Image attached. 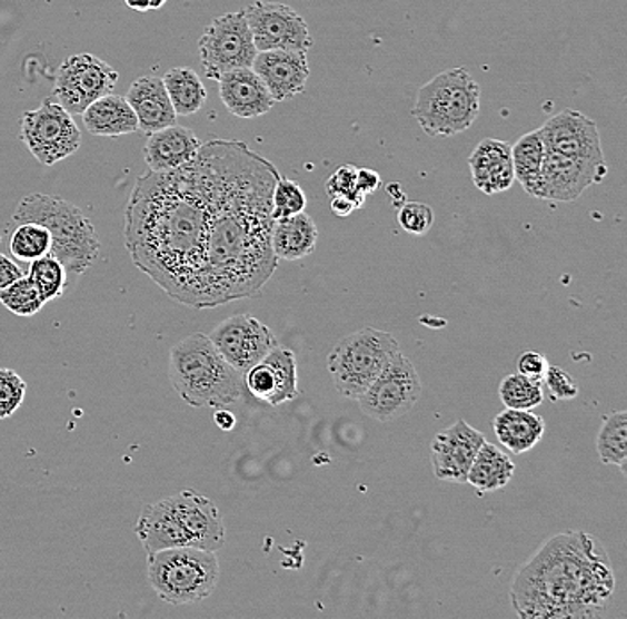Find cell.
<instances>
[{
	"instance_id": "obj_33",
	"label": "cell",
	"mask_w": 627,
	"mask_h": 619,
	"mask_svg": "<svg viewBox=\"0 0 627 619\" xmlns=\"http://www.w3.org/2000/svg\"><path fill=\"white\" fill-rule=\"evenodd\" d=\"M28 277L31 278L32 284L37 286L40 293L41 301L50 302L56 301L59 296H63L68 287L67 269L63 263L52 254L40 257V259L32 261L29 266Z\"/></svg>"
},
{
	"instance_id": "obj_30",
	"label": "cell",
	"mask_w": 627,
	"mask_h": 619,
	"mask_svg": "<svg viewBox=\"0 0 627 619\" xmlns=\"http://www.w3.org/2000/svg\"><path fill=\"white\" fill-rule=\"evenodd\" d=\"M544 158H546V147H544L538 129L526 132L517 139L516 144L511 145L514 177L529 197L537 198L540 177H543Z\"/></svg>"
},
{
	"instance_id": "obj_11",
	"label": "cell",
	"mask_w": 627,
	"mask_h": 619,
	"mask_svg": "<svg viewBox=\"0 0 627 619\" xmlns=\"http://www.w3.org/2000/svg\"><path fill=\"white\" fill-rule=\"evenodd\" d=\"M422 382L412 361L399 352L357 399L360 411L377 422H392L421 400Z\"/></svg>"
},
{
	"instance_id": "obj_40",
	"label": "cell",
	"mask_w": 627,
	"mask_h": 619,
	"mask_svg": "<svg viewBox=\"0 0 627 619\" xmlns=\"http://www.w3.org/2000/svg\"><path fill=\"white\" fill-rule=\"evenodd\" d=\"M543 382L553 400H574L579 395L578 382L560 366L549 364Z\"/></svg>"
},
{
	"instance_id": "obj_12",
	"label": "cell",
	"mask_w": 627,
	"mask_h": 619,
	"mask_svg": "<svg viewBox=\"0 0 627 619\" xmlns=\"http://www.w3.org/2000/svg\"><path fill=\"white\" fill-rule=\"evenodd\" d=\"M118 82V72L103 59L82 52L64 59L54 82L56 102L70 115H82L84 109L111 94Z\"/></svg>"
},
{
	"instance_id": "obj_26",
	"label": "cell",
	"mask_w": 627,
	"mask_h": 619,
	"mask_svg": "<svg viewBox=\"0 0 627 619\" xmlns=\"http://www.w3.org/2000/svg\"><path fill=\"white\" fill-rule=\"evenodd\" d=\"M86 129L93 136L118 138L138 132V118L126 97L108 94L90 104L81 115Z\"/></svg>"
},
{
	"instance_id": "obj_46",
	"label": "cell",
	"mask_w": 627,
	"mask_h": 619,
	"mask_svg": "<svg viewBox=\"0 0 627 619\" xmlns=\"http://www.w3.org/2000/svg\"><path fill=\"white\" fill-rule=\"evenodd\" d=\"M215 423L221 431L230 432L238 423V420H236V414L230 413L227 409L218 407L215 413Z\"/></svg>"
},
{
	"instance_id": "obj_21",
	"label": "cell",
	"mask_w": 627,
	"mask_h": 619,
	"mask_svg": "<svg viewBox=\"0 0 627 619\" xmlns=\"http://www.w3.org/2000/svg\"><path fill=\"white\" fill-rule=\"evenodd\" d=\"M220 99L233 117L250 120L273 109L275 100L253 68H238L218 79Z\"/></svg>"
},
{
	"instance_id": "obj_10",
	"label": "cell",
	"mask_w": 627,
	"mask_h": 619,
	"mask_svg": "<svg viewBox=\"0 0 627 619\" xmlns=\"http://www.w3.org/2000/svg\"><path fill=\"white\" fill-rule=\"evenodd\" d=\"M203 72L212 81L238 68H250L257 56L245 11L216 17L198 41Z\"/></svg>"
},
{
	"instance_id": "obj_9",
	"label": "cell",
	"mask_w": 627,
	"mask_h": 619,
	"mask_svg": "<svg viewBox=\"0 0 627 619\" xmlns=\"http://www.w3.org/2000/svg\"><path fill=\"white\" fill-rule=\"evenodd\" d=\"M20 139L38 163L54 167L81 148V130L61 104L52 97L37 109L26 111L20 120Z\"/></svg>"
},
{
	"instance_id": "obj_32",
	"label": "cell",
	"mask_w": 627,
	"mask_h": 619,
	"mask_svg": "<svg viewBox=\"0 0 627 619\" xmlns=\"http://www.w3.org/2000/svg\"><path fill=\"white\" fill-rule=\"evenodd\" d=\"M596 444L597 455L603 464H614L626 473L627 411H615L605 416Z\"/></svg>"
},
{
	"instance_id": "obj_7",
	"label": "cell",
	"mask_w": 627,
	"mask_h": 619,
	"mask_svg": "<svg viewBox=\"0 0 627 619\" xmlns=\"http://www.w3.org/2000/svg\"><path fill=\"white\" fill-rule=\"evenodd\" d=\"M220 574V561L211 550L177 547L148 553V582L171 606H191L211 597Z\"/></svg>"
},
{
	"instance_id": "obj_29",
	"label": "cell",
	"mask_w": 627,
	"mask_h": 619,
	"mask_svg": "<svg viewBox=\"0 0 627 619\" xmlns=\"http://www.w3.org/2000/svg\"><path fill=\"white\" fill-rule=\"evenodd\" d=\"M516 473V464L498 444L485 441L470 464L466 484L472 485L481 493H494L510 484Z\"/></svg>"
},
{
	"instance_id": "obj_15",
	"label": "cell",
	"mask_w": 627,
	"mask_h": 619,
	"mask_svg": "<svg viewBox=\"0 0 627 619\" xmlns=\"http://www.w3.org/2000/svg\"><path fill=\"white\" fill-rule=\"evenodd\" d=\"M538 132L547 153L590 163H606L599 127L585 112L564 109L549 118Z\"/></svg>"
},
{
	"instance_id": "obj_36",
	"label": "cell",
	"mask_w": 627,
	"mask_h": 619,
	"mask_svg": "<svg viewBox=\"0 0 627 619\" xmlns=\"http://www.w3.org/2000/svg\"><path fill=\"white\" fill-rule=\"evenodd\" d=\"M0 304L4 305L6 310L13 315L31 318L43 310L46 302L41 301L40 293L31 278L22 275L0 292Z\"/></svg>"
},
{
	"instance_id": "obj_8",
	"label": "cell",
	"mask_w": 627,
	"mask_h": 619,
	"mask_svg": "<svg viewBox=\"0 0 627 619\" xmlns=\"http://www.w3.org/2000/svg\"><path fill=\"white\" fill-rule=\"evenodd\" d=\"M399 352L398 340L380 328L366 327L348 334L327 357L334 387L346 399H359Z\"/></svg>"
},
{
	"instance_id": "obj_1",
	"label": "cell",
	"mask_w": 627,
	"mask_h": 619,
	"mask_svg": "<svg viewBox=\"0 0 627 619\" xmlns=\"http://www.w3.org/2000/svg\"><path fill=\"white\" fill-rule=\"evenodd\" d=\"M209 209L200 310L257 296L277 272L271 200L280 171L242 141L211 139L198 150Z\"/></svg>"
},
{
	"instance_id": "obj_22",
	"label": "cell",
	"mask_w": 627,
	"mask_h": 619,
	"mask_svg": "<svg viewBox=\"0 0 627 619\" xmlns=\"http://www.w3.org/2000/svg\"><path fill=\"white\" fill-rule=\"evenodd\" d=\"M469 170L476 188L485 195L508 191L516 183L511 145L496 138L481 139L469 156Z\"/></svg>"
},
{
	"instance_id": "obj_45",
	"label": "cell",
	"mask_w": 627,
	"mask_h": 619,
	"mask_svg": "<svg viewBox=\"0 0 627 619\" xmlns=\"http://www.w3.org/2000/svg\"><path fill=\"white\" fill-rule=\"evenodd\" d=\"M380 186L381 177L377 170L359 168V171H357V191L368 197V195L377 194V189Z\"/></svg>"
},
{
	"instance_id": "obj_44",
	"label": "cell",
	"mask_w": 627,
	"mask_h": 619,
	"mask_svg": "<svg viewBox=\"0 0 627 619\" xmlns=\"http://www.w3.org/2000/svg\"><path fill=\"white\" fill-rule=\"evenodd\" d=\"M23 269L14 263L13 257L6 256L0 252V292L13 284L17 278L22 277Z\"/></svg>"
},
{
	"instance_id": "obj_27",
	"label": "cell",
	"mask_w": 627,
	"mask_h": 619,
	"mask_svg": "<svg viewBox=\"0 0 627 619\" xmlns=\"http://www.w3.org/2000/svg\"><path fill=\"white\" fill-rule=\"evenodd\" d=\"M544 432H546V422L534 411L505 409L494 417V434L514 455L531 452L543 441Z\"/></svg>"
},
{
	"instance_id": "obj_18",
	"label": "cell",
	"mask_w": 627,
	"mask_h": 619,
	"mask_svg": "<svg viewBox=\"0 0 627 619\" xmlns=\"http://www.w3.org/2000/svg\"><path fill=\"white\" fill-rule=\"evenodd\" d=\"M245 386L260 402L277 407L298 399V361L287 346H275L265 360L253 364L245 375Z\"/></svg>"
},
{
	"instance_id": "obj_2",
	"label": "cell",
	"mask_w": 627,
	"mask_h": 619,
	"mask_svg": "<svg viewBox=\"0 0 627 619\" xmlns=\"http://www.w3.org/2000/svg\"><path fill=\"white\" fill-rule=\"evenodd\" d=\"M207 234L209 209L197 161L138 177L123 227L130 259L171 301L195 310L202 298Z\"/></svg>"
},
{
	"instance_id": "obj_39",
	"label": "cell",
	"mask_w": 627,
	"mask_h": 619,
	"mask_svg": "<svg viewBox=\"0 0 627 619\" xmlns=\"http://www.w3.org/2000/svg\"><path fill=\"white\" fill-rule=\"evenodd\" d=\"M435 215L428 204L401 203L398 207V224L405 233L425 236L434 227Z\"/></svg>"
},
{
	"instance_id": "obj_28",
	"label": "cell",
	"mask_w": 627,
	"mask_h": 619,
	"mask_svg": "<svg viewBox=\"0 0 627 619\" xmlns=\"http://www.w3.org/2000/svg\"><path fill=\"white\" fill-rule=\"evenodd\" d=\"M318 227L307 213L275 220L271 245L278 261H300L318 245Z\"/></svg>"
},
{
	"instance_id": "obj_31",
	"label": "cell",
	"mask_w": 627,
	"mask_h": 619,
	"mask_svg": "<svg viewBox=\"0 0 627 619\" xmlns=\"http://www.w3.org/2000/svg\"><path fill=\"white\" fill-rule=\"evenodd\" d=\"M161 79L177 115L189 117L203 108L207 90L195 70L186 67L171 68Z\"/></svg>"
},
{
	"instance_id": "obj_42",
	"label": "cell",
	"mask_w": 627,
	"mask_h": 619,
	"mask_svg": "<svg viewBox=\"0 0 627 619\" xmlns=\"http://www.w3.org/2000/svg\"><path fill=\"white\" fill-rule=\"evenodd\" d=\"M547 369H549V361H547L546 355L540 354V352L526 351L519 355L517 360V370L526 377L535 379V381H543L544 375H546Z\"/></svg>"
},
{
	"instance_id": "obj_5",
	"label": "cell",
	"mask_w": 627,
	"mask_h": 619,
	"mask_svg": "<svg viewBox=\"0 0 627 619\" xmlns=\"http://www.w3.org/2000/svg\"><path fill=\"white\" fill-rule=\"evenodd\" d=\"M13 220L17 224L32 222L50 233V254L58 257L67 269L68 284L84 275L100 254V239L93 224L84 213L56 195L31 194L17 206Z\"/></svg>"
},
{
	"instance_id": "obj_19",
	"label": "cell",
	"mask_w": 627,
	"mask_h": 619,
	"mask_svg": "<svg viewBox=\"0 0 627 619\" xmlns=\"http://www.w3.org/2000/svg\"><path fill=\"white\" fill-rule=\"evenodd\" d=\"M251 68L262 79L275 102H286L303 94L310 76L309 58L300 50H262L257 52Z\"/></svg>"
},
{
	"instance_id": "obj_16",
	"label": "cell",
	"mask_w": 627,
	"mask_h": 619,
	"mask_svg": "<svg viewBox=\"0 0 627 619\" xmlns=\"http://www.w3.org/2000/svg\"><path fill=\"white\" fill-rule=\"evenodd\" d=\"M608 176L606 163L567 158L561 154L547 153L537 198L547 203H574L590 186L600 185Z\"/></svg>"
},
{
	"instance_id": "obj_43",
	"label": "cell",
	"mask_w": 627,
	"mask_h": 619,
	"mask_svg": "<svg viewBox=\"0 0 627 619\" xmlns=\"http://www.w3.org/2000/svg\"><path fill=\"white\" fill-rule=\"evenodd\" d=\"M366 195L360 194L357 191L355 195H336L332 197V207L334 215L341 216V218H346V216H350L351 213L357 212V209H362L364 204H366Z\"/></svg>"
},
{
	"instance_id": "obj_20",
	"label": "cell",
	"mask_w": 627,
	"mask_h": 619,
	"mask_svg": "<svg viewBox=\"0 0 627 619\" xmlns=\"http://www.w3.org/2000/svg\"><path fill=\"white\" fill-rule=\"evenodd\" d=\"M171 500L185 525L189 547L202 548L211 552H218L223 548L227 530L220 509L212 500L193 490L180 491L179 494H173Z\"/></svg>"
},
{
	"instance_id": "obj_13",
	"label": "cell",
	"mask_w": 627,
	"mask_h": 619,
	"mask_svg": "<svg viewBox=\"0 0 627 619\" xmlns=\"http://www.w3.org/2000/svg\"><path fill=\"white\" fill-rule=\"evenodd\" d=\"M257 52L262 50H300L309 52L314 46L309 26L291 6L257 0L245 10Z\"/></svg>"
},
{
	"instance_id": "obj_47",
	"label": "cell",
	"mask_w": 627,
	"mask_h": 619,
	"mask_svg": "<svg viewBox=\"0 0 627 619\" xmlns=\"http://www.w3.org/2000/svg\"><path fill=\"white\" fill-rule=\"evenodd\" d=\"M168 0H126L127 8L135 11H153L161 10L162 6L167 4Z\"/></svg>"
},
{
	"instance_id": "obj_24",
	"label": "cell",
	"mask_w": 627,
	"mask_h": 619,
	"mask_svg": "<svg viewBox=\"0 0 627 619\" xmlns=\"http://www.w3.org/2000/svg\"><path fill=\"white\" fill-rule=\"evenodd\" d=\"M126 99L132 111L136 112L139 130H143L145 135H152L156 130L176 126L179 115L171 106L161 77H138L130 85Z\"/></svg>"
},
{
	"instance_id": "obj_4",
	"label": "cell",
	"mask_w": 627,
	"mask_h": 619,
	"mask_svg": "<svg viewBox=\"0 0 627 619\" xmlns=\"http://www.w3.org/2000/svg\"><path fill=\"white\" fill-rule=\"evenodd\" d=\"M168 379L191 407H225L245 395V377L218 352L211 337L189 334L171 346Z\"/></svg>"
},
{
	"instance_id": "obj_14",
	"label": "cell",
	"mask_w": 627,
	"mask_h": 619,
	"mask_svg": "<svg viewBox=\"0 0 627 619\" xmlns=\"http://www.w3.org/2000/svg\"><path fill=\"white\" fill-rule=\"evenodd\" d=\"M207 336L211 337L225 361L241 375L265 360L278 345L273 331L250 315L230 316L216 325Z\"/></svg>"
},
{
	"instance_id": "obj_34",
	"label": "cell",
	"mask_w": 627,
	"mask_h": 619,
	"mask_svg": "<svg viewBox=\"0 0 627 619\" xmlns=\"http://www.w3.org/2000/svg\"><path fill=\"white\" fill-rule=\"evenodd\" d=\"M50 247H52V239L43 225L23 222L11 234V256L20 263H32V261L47 256L50 254Z\"/></svg>"
},
{
	"instance_id": "obj_37",
	"label": "cell",
	"mask_w": 627,
	"mask_h": 619,
	"mask_svg": "<svg viewBox=\"0 0 627 619\" xmlns=\"http://www.w3.org/2000/svg\"><path fill=\"white\" fill-rule=\"evenodd\" d=\"M271 216L273 220L287 218V216L303 213L307 207V197L298 183L287 177H278L277 185L273 189V200H271Z\"/></svg>"
},
{
	"instance_id": "obj_25",
	"label": "cell",
	"mask_w": 627,
	"mask_h": 619,
	"mask_svg": "<svg viewBox=\"0 0 627 619\" xmlns=\"http://www.w3.org/2000/svg\"><path fill=\"white\" fill-rule=\"evenodd\" d=\"M136 536L147 553L167 548L189 547L188 534L171 497L145 505L136 523Z\"/></svg>"
},
{
	"instance_id": "obj_17",
	"label": "cell",
	"mask_w": 627,
	"mask_h": 619,
	"mask_svg": "<svg viewBox=\"0 0 627 619\" xmlns=\"http://www.w3.org/2000/svg\"><path fill=\"white\" fill-rule=\"evenodd\" d=\"M485 441L484 432L461 417L440 431L431 441L430 449L435 476L439 481L466 484L470 464Z\"/></svg>"
},
{
	"instance_id": "obj_6",
	"label": "cell",
	"mask_w": 627,
	"mask_h": 619,
	"mask_svg": "<svg viewBox=\"0 0 627 619\" xmlns=\"http://www.w3.org/2000/svg\"><path fill=\"white\" fill-rule=\"evenodd\" d=\"M480 85L464 67L449 68L417 91L412 117L425 135L449 138L460 135L480 115Z\"/></svg>"
},
{
	"instance_id": "obj_3",
	"label": "cell",
	"mask_w": 627,
	"mask_h": 619,
	"mask_svg": "<svg viewBox=\"0 0 627 619\" xmlns=\"http://www.w3.org/2000/svg\"><path fill=\"white\" fill-rule=\"evenodd\" d=\"M615 592V571L599 539L561 532L547 539L511 580L520 619L603 618Z\"/></svg>"
},
{
	"instance_id": "obj_23",
	"label": "cell",
	"mask_w": 627,
	"mask_h": 619,
	"mask_svg": "<svg viewBox=\"0 0 627 619\" xmlns=\"http://www.w3.org/2000/svg\"><path fill=\"white\" fill-rule=\"evenodd\" d=\"M202 141L195 130L182 126H170L148 135L143 156L148 170L171 171L193 163Z\"/></svg>"
},
{
	"instance_id": "obj_38",
	"label": "cell",
	"mask_w": 627,
	"mask_h": 619,
	"mask_svg": "<svg viewBox=\"0 0 627 619\" xmlns=\"http://www.w3.org/2000/svg\"><path fill=\"white\" fill-rule=\"evenodd\" d=\"M28 384L11 369H0V420H8L26 400Z\"/></svg>"
},
{
	"instance_id": "obj_35",
	"label": "cell",
	"mask_w": 627,
	"mask_h": 619,
	"mask_svg": "<svg viewBox=\"0 0 627 619\" xmlns=\"http://www.w3.org/2000/svg\"><path fill=\"white\" fill-rule=\"evenodd\" d=\"M499 399L507 409L534 411L544 402L543 381L526 377L522 373H511L499 384Z\"/></svg>"
},
{
	"instance_id": "obj_41",
	"label": "cell",
	"mask_w": 627,
	"mask_h": 619,
	"mask_svg": "<svg viewBox=\"0 0 627 619\" xmlns=\"http://www.w3.org/2000/svg\"><path fill=\"white\" fill-rule=\"evenodd\" d=\"M357 171L359 168L346 163L342 167L337 168L332 176L327 180V194L332 195H355L357 194Z\"/></svg>"
}]
</instances>
